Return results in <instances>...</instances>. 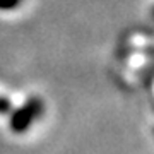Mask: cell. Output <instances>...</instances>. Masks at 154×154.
<instances>
[{"label": "cell", "mask_w": 154, "mask_h": 154, "mask_svg": "<svg viewBox=\"0 0 154 154\" xmlns=\"http://www.w3.org/2000/svg\"><path fill=\"white\" fill-rule=\"evenodd\" d=\"M43 111V101L39 98H31L22 105L19 110H16L11 116V128L12 132L22 134L28 130V127L33 123Z\"/></svg>", "instance_id": "obj_1"}, {"label": "cell", "mask_w": 154, "mask_h": 154, "mask_svg": "<svg viewBox=\"0 0 154 154\" xmlns=\"http://www.w3.org/2000/svg\"><path fill=\"white\" fill-rule=\"evenodd\" d=\"M21 0H0V11H12L16 9Z\"/></svg>", "instance_id": "obj_2"}, {"label": "cell", "mask_w": 154, "mask_h": 154, "mask_svg": "<svg viewBox=\"0 0 154 154\" xmlns=\"http://www.w3.org/2000/svg\"><path fill=\"white\" fill-rule=\"evenodd\" d=\"M11 111V101L5 98H0V113H9Z\"/></svg>", "instance_id": "obj_3"}, {"label": "cell", "mask_w": 154, "mask_h": 154, "mask_svg": "<svg viewBox=\"0 0 154 154\" xmlns=\"http://www.w3.org/2000/svg\"><path fill=\"white\" fill-rule=\"evenodd\" d=\"M152 16H154V11H152Z\"/></svg>", "instance_id": "obj_4"}]
</instances>
